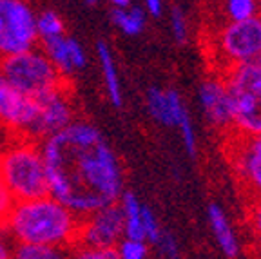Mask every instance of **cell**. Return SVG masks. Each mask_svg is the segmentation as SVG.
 Instances as JSON below:
<instances>
[{"label": "cell", "mask_w": 261, "mask_h": 259, "mask_svg": "<svg viewBox=\"0 0 261 259\" xmlns=\"http://www.w3.org/2000/svg\"><path fill=\"white\" fill-rule=\"evenodd\" d=\"M47 167L49 196L86 218L123 194L118 156L89 122L74 120L64 131L40 142Z\"/></svg>", "instance_id": "obj_1"}, {"label": "cell", "mask_w": 261, "mask_h": 259, "mask_svg": "<svg viewBox=\"0 0 261 259\" xmlns=\"http://www.w3.org/2000/svg\"><path fill=\"white\" fill-rule=\"evenodd\" d=\"M2 228L15 245L71 248L78 241L80 218L53 196L16 201Z\"/></svg>", "instance_id": "obj_2"}, {"label": "cell", "mask_w": 261, "mask_h": 259, "mask_svg": "<svg viewBox=\"0 0 261 259\" xmlns=\"http://www.w3.org/2000/svg\"><path fill=\"white\" fill-rule=\"evenodd\" d=\"M0 182L11 191L16 201L47 196V167L40 142L13 138L0 147Z\"/></svg>", "instance_id": "obj_3"}, {"label": "cell", "mask_w": 261, "mask_h": 259, "mask_svg": "<svg viewBox=\"0 0 261 259\" xmlns=\"http://www.w3.org/2000/svg\"><path fill=\"white\" fill-rule=\"evenodd\" d=\"M232 96V136L261 134V57L234 65L223 73Z\"/></svg>", "instance_id": "obj_4"}, {"label": "cell", "mask_w": 261, "mask_h": 259, "mask_svg": "<svg viewBox=\"0 0 261 259\" xmlns=\"http://www.w3.org/2000/svg\"><path fill=\"white\" fill-rule=\"evenodd\" d=\"M0 78H4L16 91L33 98H38L67 84V80L62 78L53 62L45 57L40 47L2 58Z\"/></svg>", "instance_id": "obj_5"}, {"label": "cell", "mask_w": 261, "mask_h": 259, "mask_svg": "<svg viewBox=\"0 0 261 259\" xmlns=\"http://www.w3.org/2000/svg\"><path fill=\"white\" fill-rule=\"evenodd\" d=\"M218 73L261 57V16L243 22H223L211 40Z\"/></svg>", "instance_id": "obj_6"}, {"label": "cell", "mask_w": 261, "mask_h": 259, "mask_svg": "<svg viewBox=\"0 0 261 259\" xmlns=\"http://www.w3.org/2000/svg\"><path fill=\"white\" fill-rule=\"evenodd\" d=\"M37 13L25 0H0V60L38 44Z\"/></svg>", "instance_id": "obj_7"}, {"label": "cell", "mask_w": 261, "mask_h": 259, "mask_svg": "<svg viewBox=\"0 0 261 259\" xmlns=\"http://www.w3.org/2000/svg\"><path fill=\"white\" fill-rule=\"evenodd\" d=\"M37 120V98L16 91L4 78H0V129L9 133L13 138L33 140Z\"/></svg>", "instance_id": "obj_8"}, {"label": "cell", "mask_w": 261, "mask_h": 259, "mask_svg": "<svg viewBox=\"0 0 261 259\" xmlns=\"http://www.w3.org/2000/svg\"><path fill=\"white\" fill-rule=\"evenodd\" d=\"M125 238V223L120 203H109L80 219L76 243L94 248H116Z\"/></svg>", "instance_id": "obj_9"}, {"label": "cell", "mask_w": 261, "mask_h": 259, "mask_svg": "<svg viewBox=\"0 0 261 259\" xmlns=\"http://www.w3.org/2000/svg\"><path fill=\"white\" fill-rule=\"evenodd\" d=\"M38 101V120L33 140L42 142L45 138L64 131L74 122V101L69 82L58 89L49 91L37 98Z\"/></svg>", "instance_id": "obj_10"}, {"label": "cell", "mask_w": 261, "mask_h": 259, "mask_svg": "<svg viewBox=\"0 0 261 259\" xmlns=\"http://www.w3.org/2000/svg\"><path fill=\"white\" fill-rule=\"evenodd\" d=\"M198 101L201 113L212 129L221 133H232L234 106L223 73H211L201 80L198 87Z\"/></svg>", "instance_id": "obj_11"}, {"label": "cell", "mask_w": 261, "mask_h": 259, "mask_svg": "<svg viewBox=\"0 0 261 259\" xmlns=\"http://www.w3.org/2000/svg\"><path fill=\"white\" fill-rule=\"evenodd\" d=\"M228 158L234 174L252 194L254 201L261 199V134L252 138L232 136Z\"/></svg>", "instance_id": "obj_12"}, {"label": "cell", "mask_w": 261, "mask_h": 259, "mask_svg": "<svg viewBox=\"0 0 261 259\" xmlns=\"http://www.w3.org/2000/svg\"><path fill=\"white\" fill-rule=\"evenodd\" d=\"M40 49L45 53V57L53 62L62 78L67 82L87 64V55L80 45V42L74 40L73 37H67V35L53 38V40L40 42Z\"/></svg>", "instance_id": "obj_13"}, {"label": "cell", "mask_w": 261, "mask_h": 259, "mask_svg": "<svg viewBox=\"0 0 261 259\" xmlns=\"http://www.w3.org/2000/svg\"><path fill=\"white\" fill-rule=\"evenodd\" d=\"M147 111L152 120L165 127H178L181 118L189 113L179 93L172 87L162 89V87H149L145 94Z\"/></svg>", "instance_id": "obj_14"}, {"label": "cell", "mask_w": 261, "mask_h": 259, "mask_svg": "<svg viewBox=\"0 0 261 259\" xmlns=\"http://www.w3.org/2000/svg\"><path fill=\"white\" fill-rule=\"evenodd\" d=\"M207 214H208V223H211L212 236L216 239L220 250L223 252L228 259H236L238 255H240L241 245H240V239H238L236 230H234V227L230 225V221H228L225 211L218 203H211Z\"/></svg>", "instance_id": "obj_15"}, {"label": "cell", "mask_w": 261, "mask_h": 259, "mask_svg": "<svg viewBox=\"0 0 261 259\" xmlns=\"http://www.w3.org/2000/svg\"><path fill=\"white\" fill-rule=\"evenodd\" d=\"M96 57L98 62H100L103 82H106V91L111 103L114 107H122L123 94H122V82H120V74H118V65H116V60H114V55L111 51V47L103 40H100L96 44Z\"/></svg>", "instance_id": "obj_16"}, {"label": "cell", "mask_w": 261, "mask_h": 259, "mask_svg": "<svg viewBox=\"0 0 261 259\" xmlns=\"http://www.w3.org/2000/svg\"><path fill=\"white\" fill-rule=\"evenodd\" d=\"M120 206L123 212V223H125V238L127 239H143L145 241V232H143V219L142 211L143 205L136 194L133 192H123L120 198Z\"/></svg>", "instance_id": "obj_17"}, {"label": "cell", "mask_w": 261, "mask_h": 259, "mask_svg": "<svg viewBox=\"0 0 261 259\" xmlns=\"http://www.w3.org/2000/svg\"><path fill=\"white\" fill-rule=\"evenodd\" d=\"M111 22L114 28H118L127 37H136L145 29L147 13L143 8L138 6H129V8H113L111 11Z\"/></svg>", "instance_id": "obj_18"}, {"label": "cell", "mask_w": 261, "mask_h": 259, "mask_svg": "<svg viewBox=\"0 0 261 259\" xmlns=\"http://www.w3.org/2000/svg\"><path fill=\"white\" fill-rule=\"evenodd\" d=\"M221 13L225 22H243L261 16L259 0H221Z\"/></svg>", "instance_id": "obj_19"}, {"label": "cell", "mask_w": 261, "mask_h": 259, "mask_svg": "<svg viewBox=\"0 0 261 259\" xmlns=\"http://www.w3.org/2000/svg\"><path fill=\"white\" fill-rule=\"evenodd\" d=\"M11 259H71V248L45 245H15Z\"/></svg>", "instance_id": "obj_20"}, {"label": "cell", "mask_w": 261, "mask_h": 259, "mask_svg": "<svg viewBox=\"0 0 261 259\" xmlns=\"http://www.w3.org/2000/svg\"><path fill=\"white\" fill-rule=\"evenodd\" d=\"M37 31H38V40H53V38L64 37L65 35V24L64 18L53 9L42 11L37 15Z\"/></svg>", "instance_id": "obj_21"}, {"label": "cell", "mask_w": 261, "mask_h": 259, "mask_svg": "<svg viewBox=\"0 0 261 259\" xmlns=\"http://www.w3.org/2000/svg\"><path fill=\"white\" fill-rule=\"evenodd\" d=\"M120 259H147L149 257V245L143 239L123 238L116 247Z\"/></svg>", "instance_id": "obj_22"}, {"label": "cell", "mask_w": 261, "mask_h": 259, "mask_svg": "<svg viewBox=\"0 0 261 259\" xmlns=\"http://www.w3.org/2000/svg\"><path fill=\"white\" fill-rule=\"evenodd\" d=\"M71 259H120L116 248H94L76 243L71 247Z\"/></svg>", "instance_id": "obj_23"}, {"label": "cell", "mask_w": 261, "mask_h": 259, "mask_svg": "<svg viewBox=\"0 0 261 259\" xmlns=\"http://www.w3.org/2000/svg\"><path fill=\"white\" fill-rule=\"evenodd\" d=\"M169 20H171V33H172V37H174V40L178 42L179 45H184L189 38V20H187V16H185L184 9L172 8Z\"/></svg>", "instance_id": "obj_24"}, {"label": "cell", "mask_w": 261, "mask_h": 259, "mask_svg": "<svg viewBox=\"0 0 261 259\" xmlns=\"http://www.w3.org/2000/svg\"><path fill=\"white\" fill-rule=\"evenodd\" d=\"M142 219H143V232H145V241H147V243L156 245V241H158L160 236H162V232H163V228H162V225H160L158 218H156L154 212H152L149 206L143 205Z\"/></svg>", "instance_id": "obj_25"}, {"label": "cell", "mask_w": 261, "mask_h": 259, "mask_svg": "<svg viewBox=\"0 0 261 259\" xmlns=\"http://www.w3.org/2000/svg\"><path fill=\"white\" fill-rule=\"evenodd\" d=\"M179 134H181V140H184V145L185 150L191 158H196V154H198V143H196V133H194V125H192V120L189 116V113L181 118V122L178 125Z\"/></svg>", "instance_id": "obj_26"}, {"label": "cell", "mask_w": 261, "mask_h": 259, "mask_svg": "<svg viewBox=\"0 0 261 259\" xmlns=\"http://www.w3.org/2000/svg\"><path fill=\"white\" fill-rule=\"evenodd\" d=\"M156 247H158V252L163 255L165 259H179V245L178 239L171 234V232L163 230L160 239L156 241Z\"/></svg>", "instance_id": "obj_27"}, {"label": "cell", "mask_w": 261, "mask_h": 259, "mask_svg": "<svg viewBox=\"0 0 261 259\" xmlns=\"http://www.w3.org/2000/svg\"><path fill=\"white\" fill-rule=\"evenodd\" d=\"M249 225H250V230H252L254 241H256V247L261 250V199H256L250 205Z\"/></svg>", "instance_id": "obj_28"}, {"label": "cell", "mask_w": 261, "mask_h": 259, "mask_svg": "<svg viewBox=\"0 0 261 259\" xmlns=\"http://www.w3.org/2000/svg\"><path fill=\"white\" fill-rule=\"evenodd\" d=\"M15 203H16L15 196L11 194V191H9L4 183L0 182V225H2V223L6 221V218L11 214Z\"/></svg>", "instance_id": "obj_29"}, {"label": "cell", "mask_w": 261, "mask_h": 259, "mask_svg": "<svg viewBox=\"0 0 261 259\" xmlns=\"http://www.w3.org/2000/svg\"><path fill=\"white\" fill-rule=\"evenodd\" d=\"M13 247H15V243H13L11 238L6 234V230L0 225V259H11Z\"/></svg>", "instance_id": "obj_30"}, {"label": "cell", "mask_w": 261, "mask_h": 259, "mask_svg": "<svg viewBox=\"0 0 261 259\" xmlns=\"http://www.w3.org/2000/svg\"><path fill=\"white\" fill-rule=\"evenodd\" d=\"M145 11L151 16H160L163 13V0H145Z\"/></svg>", "instance_id": "obj_31"}, {"label": "cell", "mask_w": 261, "mask_h": 259, "mask_svg": "<svg viewBox=\"0 0 261 259\" xmlns=\"http://www.w3.org/2000/svg\"><path fill=\"white\" fill-rule=\"evenodd\" d=\"M113 8H129L130 6V0H109Z\"/></svg>", "instance_id": "obj_32"}, {"label": "cell", "mask_w": 261, "mask_h": 259, "mask_svg": "<svg viewBox=\"0 0 261 259\" xmlns=\"http://www.w3.org/2000/svg\"><path fill=\"white\" fill-rule=\"evenodd\" d=\"M86 2H87V4H91V6H93V4H96L98 0H86Z\"/></svg>", "instance_id": "obj_33"}, {"label": "cell", "mask_w": 261, "mask_h": 259, "mask_svg": "<svg viewBox=\"0 0 261 259\" xmlns=\"http://www.w3.org/2000/svg\"><path fill=\"white\" fill-rule=\"evenodd\" d=\"M259 2H261V0H259Z\"/></svg>", "instance_id": "obj_34"}]
</instances>
